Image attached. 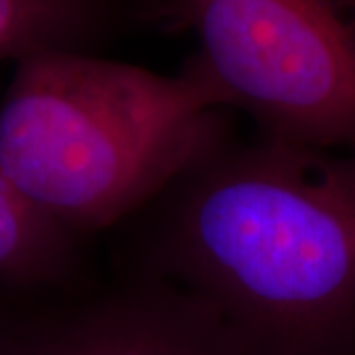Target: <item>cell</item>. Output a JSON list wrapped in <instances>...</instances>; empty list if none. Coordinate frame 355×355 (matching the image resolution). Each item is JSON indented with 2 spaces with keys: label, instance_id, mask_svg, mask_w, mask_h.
Instances as JSON below:
<instances>
[{
  "label": "cell",
  "instance_id": "obj_1",
  "mask_svg": "<svg viewBox=\"0 0 355 355\" xmlns=\"http://www.w3.org/2000/svg\"><path fill=\"white\" fill-rule=\"evenodd\" d=\"M137 217L125 270L211 306L247 355H355V153L229 137Z\"/></svg>",
  "mask_w": 355,
  "mask_h": 355
},
{
  "label": "cell",
  "instance_id": "obj_2",
  "mask_svg": "<svg viewBox=\"0 0 355 355\" xmlns=\"http://www.w3.org/2000/svg\"><path fill=\"white\" fill-rule=\"evenodd\" d=\"M223 91L191 55L176 76L87 51L20 60L0 101V168L77 237L153 205L231 137Z\"/></svg>",
  "mask_w": 355,
  "mask_h": 355
},
{
  "label": "cell",
  "instance_id": "obj_3",
  "mask_svg": "<svg viewBox=\"0 0 355 355\" xmlns=\"http://www.w3.org/2000/svg\"><path fill=\"white\" fill-rule=\"evenodd\" d=\"M176 18L257 135L355 153V0H176Z\"/></svg>",
  "mask_w": 355,
  "mask_h": 355
},
{
  "label": "cell",
  "instance_id": "obj_4",
  "mask_svg": "<svg viewBox=\"0 0 355 355\" xmlns=\"http://www.w3.org/2000/svg\"><path fill=\"white\" fill-rule=\"evenodd\" d=\"M0 355H247L211 306L162 279L123 270L101 291L8 314Z\"/></svg>",
  "mask_w": 355,
  "mask_h": 355
},
{
  "label": "cell",
  "instance_id": "obj_5",
  "mask_svg": "<svg viewBox=\"0 0 355 355\" xmlns=\"http://www.w3.org/2000/svg\"><path fill=\"white\" fill-rule=\"evenodd\" d=\"M146 28L178 30L176 0H0V62L87 51Z\"/></svg>",
  "mask_w": 355,
  "mask_h": 355
},
{
  "label": "cell",
  "instance_id": "obj_6",
  "mask_svg": "<svg viewBox=\"0 0 355 355\" xmlns=\"http://www.w3.org/2000/svg\"><path fill=\"white\" fill-rule=\"evenodd\" d=\"M79 239L42 211L0 168V284L18 292L62 288L79 270Z\"/></svg>",
  "mask_w": 355,
  "mask_h": 355
},
{
  "label": "cell",
  "instance_id": "obj_7",
  "mask_svg": "<svg viewBox=\"0 0 355 355\" xmlns=\"http://www.w3.org/2000/svg\"><path fill=\"white\" fill-rule=\"evenodd\" d=\"M6 318H8V312L0 306V330H2V326H4V322H6Z\"/></svg>",
  "mask_w": 355,
  "mask_h": 355
}]
</instances>
